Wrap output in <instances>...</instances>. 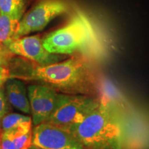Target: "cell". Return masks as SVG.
Segmentation results:
<instances>
[{
  "label": "cell",
  "mask_w": 149,
  "mask_h": 149,
  "mask_svg": "<svg viewBox=\"0 0 149 149\" xmlns=\"http://www.w3.org/2000/svg\"><path fill=\"white\" fill-rule=\"evenodd\" d=\"M8 70L9 77L35 81L68 95L100 97L102 81L91 58L77 55L48 65L34 62L31 66Z\"/></svg>",
  "instance_id": "obj_1"
},
{
  "label": "cell",
  "mask_w": 149,
  "mask_h": 149,
  "mask_svg": "<svg viewBox=\"0 0 149 149\" xmlns=\"http://www.w3.org/2000/svg\"><path fill=\"white\" fill-rule=\"evenodd\" d=\"M66 130L84 149H123L122 121L113 107L101 100L81 122Z\"/></svg>",
  "instance_id": "obj_2"
},
{
  "label": "cell",
  "mask_w": 149,
  "mask_h": 149,
  "mask_svg": "<svg viewBox=\"0 0 149 149\" xmlns=\"http://www.w3.org/2000/svg\"><path fill=\"white\" fill-rule=\"evenodd\" d=\"M46 51L57 55H79L93 58L100 52V40L94 26L83 13L77 11L64 26L43 40Z\"/></svg>",
  "instance_id": "obj_3"
},
{
  "label": "cell",
  "mask_w": 149,
  "mask_h": 149,
  "mask_svg": "<svg viewBox=\"0 0 149 149\" xmlns=\"http://www.w3.org/2000/svg\"><path fill=\"white\" fill-rule=\"evenodd\" d=\"M100 103V97L61 93L55 111L46 122L66 130L81 122Z\"/></svg>",
  "instance_id": "obj_4"
},
{
  "label": "cell",
  "mask_w": 149,
  "mask_h": 149,
  "mask_svg": "<svg viewBox=\"0 0 149 149\" xmlns=\"http://www.w3.org/2000/svg\"><path fill=\"white\" fill-rule=\"evenodd\" d=\"M68 10V4L62 0H43L21 19L17 39L42 31L53 19Z\"/></svg>",
  "instance_id": "obj_5"
},
{
  "label": "cell",
  "mask_w": 149,
  "mask_h": 149,
  "mask_svg": "<svg viewBox=\"0 0 149 149\" xmlns=\"http://www.w3.org/2000/svg\"><path fill=\"white\" fill-rule=\"evenodd\" d=\"M27 91L33 124L37 126L46 122L55 111L61 93L37 83L28 86Z\"/></svg>",
  "instance_id": "obj_6"
},
{
  "label": "cell",
  "mask_w": 149,
  "mask_h": 149,
  "mask_svg": "<svg viewBox=\"0 0 149 149\" xmlns=\"http://www.w3.org/2000/svg\"><path fill=\"white\" fill-rule=\"evenodd\" d=\"M33 144L42 149H84L69 132L47 122L35 126Z\"/></svg>",
  "instance_id": "obj_7"
},
{
  "label": "cell",
  "mask_w": 149,
  "mask_h": 149,
  "mask_svg": "<svg viewBox=\"0 0 149 149\" xmlns=\"http://www.w3.org/2000/svg\"><path fill=\"white\" fill-rule=\"evenodd\" d=\"M8 48L13 55L25 57L40 65L53 64L59 59L58 55L46 51L39 35L19 37L11 42Z\"/></svg>",
  "instance_id": "obj_8"
},
{
  "label": "cell",
  "mask_w": 149,
  "mask_h": 149,
  "mask_svg": "<svg viewBox=\"0 0 149 149\" xmlns=\"http://www.w3.org/2000/svg\"><path fill=\"white\" fill-rule=\"evenodd\" d=\"M5 92L9 104L25 114H31L28 91L23 80L10 77L6 80Z\"/></svg>",
  "instance_id": "obj_9"
},
{
  "label": "cell",
  "mask_w": 149,
  "mask_h": 149,
  "mask_svg": "<svg viewBox=\"0 0 149 149\" xmlns=\"http://www.w3.org/2000/svg\"><path fill=\"white\" fill-rule=\"evenodd\" d=\"M20 20L0 13V42L8 46L17 40Z\"/></svg>",
  "instance_id": "obj_10"
},
{
  "label": "cell",
  "mask_w": 149,
  "mask_h": 149,
  "mask_svg": "<svg viewBox=\"0 0 149 149\" xmlns=\"http://www.w3.org/2000/svg\"><path fill=\"white\" fill-rule=\"evenodd\" d=\"M26 0H0V13L21 20Z\"/></svg>",
  "instance_id": "obj_11"
},
{
  "label": "cell",
  "mask_w": 149,
  "mask_h": 149,
  "mask_svg": "<svg viewBox=\"0 0 149 149\" xmlns=\"http://www.w3.org/2000/svg\"><path fill=\"white\" fill-rule=\"evenodd\" d=\"M33 122L31 117L19 113H7L0 122V133L14 129Z\"/></svg>",
  "instance_id": "obj_12"
},
{
  "label": "cell",
  "mask_w": 149,
  "mask_h": 149,
  "mask_svg": "<svg viewBox=\"0 0 149 149\" xmlns=\"http://www.w3.org/2000/svg\"><path fill=\"white\" fill-rule=\"evenodd\" d=\"M13 56V54L9 51L8 48L0 42V66L8 68L11 62Z\"/></svg>",
  "instance_id": "obj_13"
},
{
  "label": "cell",
  "mask_w": 149,
  "mask_h": 149,
  "mask_svg": "<svg viewBox=\"0 0 149 149\" xmlns=\"http://www.w3.org/2000/svg\"><path fill=\"white\" fill-rule=\"evenodd\" d=\"M0 148L1 149H16L13 137L8 131L0 133Z\"/></svg>",
  "instance_id": "obj_14"
},
{
  "label": "cell",
  "mask_w": 149,
  "mask_h": 149,
  "mask_svg": "<svg viewBox=\"0 0 149 149\" xmlns=\"http://www.w3.org/2000/svg\"><path fill=\"white\" fill-rule=\"evenodd\" d=\"M8 101L3 86L0 88V122L9 111Z\"/></svg>",
  "instance_id": "obj_15"
},
{
  "label": "cell",
  "mask_w": 149,
  "mask_h": 149,
  "mask_svg": "<svg viewBox=\"0 0 149 149\" xmlns=\"http://www.w3.org/2000/svg\"><path fill=\"white\" fill-rule=\"evenodd\" d=\"M0 77H3L7 79L9 77V72L8 68L0 66Z\"/></svg>",
  "instance_id": "obj_16"
},
{
  "label": "cell",
  "mask_w": 149,
  "mask_h": 149,
  "mask_svg": "<svg viewBox=\"0 0 149 149\" xmlns=\"http://www.w3.org/2000/svg\"><path fill=\"white\" fill-rule=\"evenodd\" d=\"M6 79L3 77H0V88L3 86V84H4L5 81H6Z\"/></svg>",
  "instance_id": "obj_17"
},
{
  "label": "cell",
  "mask_w": 149,
  "mask_h": 149,
  "mask_svg": "<svg viewBox=\"0 0 149 149\" xmlns=\"http://www.w3.org/2000/svg\"><path fill=\"white\" fill-rule=\"evenodd\" d=\"M29 149H42V148H40V147L35 146V145H34V144H33L32 145H31V146L30 147V148H29Z\"/></svg>",
  "instance_id": "obj_18"
},
{
  "label": "cell",
  "mask_w": 149,
  "mask_h": 149,
  "mask_svg": "<svg viewBox=\"0 0 149 149\" xmlns=\"http://www.w3.org/2000/svg\"><path fill=\"white\" fill-rule=\"evenodd\" d=\"M0 149H1V148H0Z\"/></svg>",
  "instance_id": "obj_19"
}]
</instances>
